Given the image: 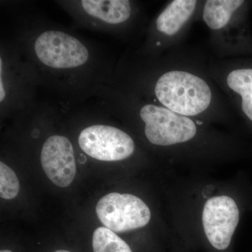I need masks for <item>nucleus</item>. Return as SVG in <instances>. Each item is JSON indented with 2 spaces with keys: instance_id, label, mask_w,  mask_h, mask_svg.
<instances>
[{
  "instance_id": "13",
  "label": "nucleus",
  "mask_w": 252,
  "mask_h": 252,
  "mask_svg": "<svg viewBox=\"0 0 252 252\" xmlns=\"http://www.w3.org/2000/svg\"><path fill=\"white\" fill-rule=\"evenodd\" d=\"M5 96H6V93H5L4 86H3L2 79L0 78V101L2 102L5 98Z\"/></svg>"
},
{
  "instance_id": "6",
  "label": "nucleus",
  "mask_w": 252,
  "mask_h": 252,
  "mask_svg": "<svg viewBox=\"0 0 252 252\" xmlns=\"http://www.w3.org/2000/svg\"><path fill=\"white\" fill-rule=\"evenodd\" d=\"M241 204L230 195L208 199L202 212V224L209 243L217 250H226L231 243L241 215Z\"/></svg>"
},
{
  "instance_id": "3",
  "label": "nucleus",
  "mask_w": 252,
  "mask_h": 252,
  "mask_svg": "<svg viewBox=\"0 0 252 252\" xmlns=\"http://www.w3.org/2000/svg\"><path fill=\"white\" fill-rule=\"evenodd\" d=\"M209 72L252 137V56L210 57Z\"/></svg>"
},
{
  "instance_id": "8",
  "label": "nucleus",
  "mask_w": 252,
  "mask_h": 252,
  "mask_svg": "<svg viewBox=\"0 0 252 252\" xmlns=\"http://www.w3.org/2000/svg\"><path fill=\"white\" fill-rule=\"evenodd\" d=\"M34 51L43 64L55 69H69L85 64L87 48L77 38L61 31H46L38 36Z\"/></svg>"
},
{
  "instance_id": "1",
  "label": "nucleus",
  "mask_w": 252,
  "mask_h": 252,
  "mask_svg": "<svg viewBox=\"0 0 252 252\" xmlns=\"http://www.w3.org/2000/svg\"><path fill=\"white\" fill-rule=\"evenodd\" d=\"M209 59L201 51L185 45L163 54L147 81L152 102L212 125L243 128L233 107L210 75Z\"/></svg>"
},
{
  "instance_id": "14",
  "label": "nucleus",
  "mask_w": 252,
  "mask_h": 252,
  "mask_svg": "<svg viewBox=\"0 0 252 252\" xmlns=\"http://www.w3.org/2000/svg\"><path fill=\"white\" fill-rule=\"evenodd\" d=\"M54 252H71L67 251V250H58V251H56Z\"/></svg>"
},
{
  "instance_id": "11",
  "label": "nucleus",
  "mask_w": 252,
  "mask_h": 252,
  "mask_svg": "<svg viewBox=\"0 0 252 252\" xmlns=\"http://www.w3.org/2000/svg\"><path fill=\"white\" fill-rule=\"evenodd\" d=\"M94 252H132L129 245L112 230L99 227L93 235Z\"/></svg>"
},
{
  "instance_id": "4",
  "label": "nucleus",
  "mask_w": 252,
  "mask_h": 252,
  "mask_svg": "<svg viewBox=\"0 0 252 252\" xmlns=\"http://www.w3.org/2000/svg\"><path fill=\"white\" fill-rule=\"evenodd\" d=\"M203 0H172L158 14L153 26L154 49L158 55L184 45L192 25L200 19Z\"/></svg>"
},
{
  "instance_id": "10",
  "label": "nucleus",
  "mask_w": 252,
  "mask_h": 252,
  "mask_svg": "<svg viewBox=\"0 0 252 252\" xmlns=\"http://www.w3.org/2000/svg\"><path fill=\"white\" fill-rule=\"evenodd\" d=\"M81 6L88 14L111 25L127 22L133 11L128 0H83Z\"/></svg>"
},
{
  "instance_id": "2",
  "label": "nucleus",
  "mask_w": 252,
  "mask_h": 252,
  "mask_svg": "<svg viewBox=\"0 0 252 252\" xmlns=\"http://www.w3.org/2000/svg\"><path fill=\"white\" fill-rule=\"evenodd\" d=\"M248 0H205L200 20L208 28L215 58L252 56V33Z\"/></svg>"
},
{
  "instance_id": "7",
  "label": "nucleus",
  "mask_w": 252,
  "mask_h": 252,
  "mask_svg": "<svg viewBox=\"0 0 252 252\" xmlns=\"http://www.w3.org/2000/svg\"><path fill=\"white\" fill-rule=\"evenodd\" d=\"M83 152L101 161H119L133 155L135 143L125 131L104 125L86 127L79 137Z\"/></svg>"
},
{
  "instance_id": "12",
  "label": "nucleus",
  "mask_w": 252,
  "mask_h": 252,
  "mask_svg": "<svg viewBox=\"0 0 252 252\" xmlns=\"http://www.w3.org/2000/svg\"><path fill=\"white\" fill-rule=\"evenodd\" d=\"M20 183L17 176L4 162H0V195L5 200H11L17 196Z\"/></svg>"
},
{
  "instance_id": "9",
  "label": "nucleus",
  "mask_w": 252,
  "mask_h": 252,
  "mask_svg": "<svg viewBox=\"0 0 252 252\" xmlns=\"http://www.w3.org/2000/svg\"><path fill=\"white\" fill-rule=\"evenodd\" d=\"M41 163L46 176L58 187H69L77 172L74 149L70 141L61 135L46 140L41 153Z\"/></svg>"
},
{
  "instance_id": "15",
  "label": "nucleus",
  "mask_w": 252,
  "mask_h": 252,
  "mask_svg": "<svg viewBox=\"0 0 252 252\" xmlns=\"http://www.w3.org/2000/svg\"><path fill=\"white\" fill-rule=\"evenodd\" d=\"M0 252H12L11 251H10V250H1Z\"/></svg>"
},
{
  "instance_id": "5",
  "label": "nucleus",
  "mask_w": 252,
  "mask_h": 252,
  "mask_svg": "<svg viewBox=\"0 0 252 252\" xmlns=\"http://www.w3.org/2000/svg\"><path fill=\"white\" fill-rule=\"evenodd\" d=\"M96 213L101 223L114 233L142 228L148 224L152 217L147 204L128 193L104 195L97 204Z\"/></svg>"
}]
</instances>
